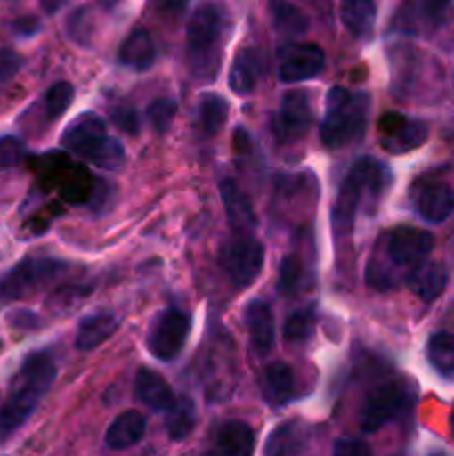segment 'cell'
Instances as JSON below:
<instances>
[{
    "mask_svg": "<svg viewBox=\"0 0 454 456\" xmlns=\"http://www.w3.org/2000/svg\"><path fill=\"white\" fill-rule=\"evenodd\" d=\"M450 430H452V436H454V410H452V417H450Z\"/></svg>",
    "mask_w": 454,
    "mask_h": 456,
    "instance_id": "obj_46",
    "label": "cell"
},
{
    "mask_svg": "<svg viewBox=\"0 0 454 456\" xmlns=\"http://www.w3.org/2000/svg\"><path fill=\"white\" fill-rule=\"evenodd\" d=\"M254 430L243 421H227L216 432V450L230 456H247L254 452Z\"/></svg>",
    "mask_w": 454,
    "mask_h": 456,
    "instance_id": "obj_25",
    "label": "cell"
},
{
    "mask_svg": "<svg viewBox=\"0 0 454 456\" xmlns=\"http://www.w3.org/2000/svg\"><path fill=\"white\" fill-rule=\"evenodd\" d=\"M89 292H92L89 288H74V285H69V288H61L47 298V307H52L56 314H65V312L76 310V307L87 298Z\"/></svg>",
    "mask_w": 454,
    "mask_h": 456,
    "instance_id": "obj_35",
    "label": "cell"
},
{
    "mask_svg": "<svg viewBox=\"0 0 454 456\" xmlns=\"http://www.w3.org/2000/svg\"><path fill=\"white\" fill-rule=\"evenodd\" d=\"M369 114L368 94H352L343 87H332L325 101V116L320 123V141L329 150H341L359 141Z\"/></svg>",
    "mask_w": 454,
    "mask_h": 456,
    "instance_id": "obj_2",
    "label": "cell"
},
{
    "mask_svg": "<svg viewBox=\"0 0 454 456\" xmlns=\"http://www.w3.org/2000/svg\"><path fill=\"white\" fill-rule=\"evenodd\" d=\"M12 323L16 325H25V328H34V325H38V321H36L34 312H16V316L12 319Z\"/></svg>",
    "mask_w": 454,
    "mask_h": 456,
    "instance_id": "obj_44",
    "label": "cell"
},
{
    "mask_svg": "<svg viewBox=\"0 0 454 456\" xmlns=\"http://www.w3.org/2000/svg\"><path fill=\"white\" fill-rule=\"evenodd\" d=\"M312 114L310 96L301 89L296 92H288L280 98L279 114L274 118V134L280 142H294L298 138L305 136L312 127Z\"/></svg>",
    "mask_w": 454,
    "mask_h": 456,
    "instance_id": "obj_11",
    "label": "cell"
},
{
    "mask_svg": "<svg viewBox=\"0 0 454 456\" xmlns=\"http://www.w3.org/2000/svg\"><path fill=\"white\" fill-rule=\"evenodd\" d=\"M147 421L138 410H127L111 421L105 432V444L109 450H127L145 436Z\"/></svg>",
    "mask_w": 454,
    "mask_h": 456,
    "instance_id": "obj_21",
    "label": "cell"
},
{
    "mask_svg": "<svg viewBox=\"0 0 454 456\" xmlns=\"http://www.w3.org/2000/svg\"><path fill=\"white\" fill-rule=\"evenodd\" d=\"M120 65L129 67L134 71L151 69L156 61V45L151 40V34L145 27H134L127 34V38L120 43L118 49Z\"/></svg>",
    "mask_w": 454,
    "mask_h": 456,
    "instance_id": "obj_18",
    "label": "cell"
},
{
    "mask_svg": "<svg viewBox=\"0 0 454 456\" xmlns=\"http://www.w3.org/2000/svg\"><path fill=\"white\" fill-rule=\"evenodd\" d=\"M111 120H114L116 127L120 132L129 134V136H136L141 132V120H138V111L132 107H120V110L111 111Z\"/></svg>",
    "mask_w": 454,
    "mask_h": 456,
    "instance_id": "obj_39",
    "label": "cell"
},
{
    "mask_svg": "<svg viewBox=\"0 0 454 456\" xmlns=\"http://www.w3.org/2000/svg\"><path fill=\"white\" fill-rule=\"evenodd\" d=\"M223 272L236 289H245L256 283L265 263V248L252 232H231L230 239L218 252Z\"/></svg>",
    "mask_w": 454,
    "mask_h": 456,
    "instance_id": "obj_5",
    "label": "cell"
},
{
    "mask_svg": "<svg viewBox=\"0 0 454 456\" xmlns=\"http://www.w3.org/2000/svg\"><path fill=\"white\" fill-rule=\"evenodd\" d=\"M409 405L408 387L403 383H383V386L374 387L365 399L363 408H361L359 423L363 432H377L381 430L385 423L403 414V410Z\"/></svg>",
    "mask_w": 454,
    "mask_h": 456,
    "instance_id": "obj_8",
    "label": "cell"
},
{
    "mask_svg": "<svg viewBox=\"0 0 454 456\" xmlns=\"http://www.w3.org/2000/svg\"><path fill=\"white\" fill-rule=\"evenodd\" d=\"M187 4H190V0H160V9L165 13H172V16H181Z\"/></svg>",
    "mask_w": 454,
    "mask_h": 456,
    "instance_id": "obj_43",
    "label": "cell"
},
{
    "mask_svg": "<svg viewBox=\"0 0 454 456\" xmlns=\"http://www.w3.org/2000/svg\"><path fill=\"white\" fill-rule=\"evenodd\" d=\"M227 114H230V105L221 94H205L199 105V125L205 136H214L221 132Z\"/></svg>",
    "mask_w": 454,
    "mask_h": 456,
    "instance_id": "obj_30",
    "label": "cell"
},
{
    "mask_svg": "<svg viewBox=\"0 0 454 456\" xmlns=\"http://www.w3.org/2000/svg\"><path fill=\"white\" fill-rule=\"evenodd\" d=\"M312 330H314V314L310 307H305V310H296L285 321L283 337L289 343H303L305 338H310Z\"/></svg>",
    "mask_w": 454,
    "mask_h": 456,
    "instance_id": "obj_33",
    "label": "cell"
},
{
    "mask_svg": "<svg viewBox=\"0 0 454 456\" xmlns=\"http://www.w3.org/2000/svg\"><path fill=\"white\" fill-rule=\"evenodd\" d=\"M167 435L172 441H185L196 426V408L190 396H178L172 408L167 410Z\"/></svg>",
    "mask_w": 454,
    "mask_h": 456,
    "instance_id": "obj_27",
    "label": "cell"
},
{
    "mask_svg": "<svg viewBox=\"0 0 454 456\" xmlns=\"http://www.w3.org/2000/svg\"><path fill=\"white\" fill-rule=\"evenodd\" d=\"M38 20L36 18H20V20L13 22V31H16L18 36H31L38 31Z\"/></svg>",
    "mask_w": 454,
    "mask_h": 456,
    "instance_id": "obj_42",
    "label": "cell"
},
{
    "mask_svg": "<svg viewBox=\"0 0 454 456\" xmlns=\"http://www.w3.org/2000/svg\"><path fill=\"white\" fill-rule=\"evenodd\" d=\"M312 279H310V272L303 267L301 256L296 254H288L280 263V270H279V288L280 292L285 294H296L301 289L310 288Z\"/></svg>",
    "mask_w": 454,
    "mask_h": 456,
    "instance_id": "obj_31",
    "label": "cell"
},
{
    "mask_svg": "<svg viewBox=\"0 0 454 456\" xmlns=\"http://www.w3.org/2000/svg\"><path fill=\"white\" fill-rule=\"evenodd\" d=\"M245 328H247L249 343L258 354H267L274 346L276 338V325H274V312L267 303L252 301L243 310Z\"/></svg>",
    "mask_w": 454,
    "mask_h": 456,
    "instance_id": "obj_15",
    "label": "cell"
},
{
    "mask_svg": "<svg viewBox=\"0 0 454 456\" xmlns=\"http://www.w3.org/2000/svg\"><path fill=\"white\" fill-rule=\"evenodd\" d=\"M61 145L71 154L102 169H120L125 165V150L118 141L107 136L105 123L93 111L80 114L71 120L61 136Z\"/></svg>",
    "mask_w": 454,
    "mask_h": 456,
    "instance_id": "obj_3",
    "label": "cell"
},
{
    "mask_svg": "<svg viewBox=\"0 0 454 456\" xmlns=\"http://www.w3.org/2000/svg\"><path fill=\"white\" fill-rule=\"evenodd\" d=\"M0 439H3V435H0Z\"/></svg>",
    "mask_w": 454,
    "mask_h": 456,
    "instance_id": "obj_47",
    "label": "cell"
},
{
    "mask_svg": "<svg viewBox=\"0 0 454 456\" xmlns=\"http://www.w3.org/2000/svg\"><path fill=\"white\" fill-rule=\"evenodd\" d=\"M25 156V145L16 136L0 138V169L16 167Z\"/></svg>",
    "mask_w": 454,
    "mask_h": 456,
    "instance_id": "obj_38",
    "label": "cell"
},
{
    "mask_svg": "<svg viewBox=\"0 0 454 456\" xmlns=\"http://www.w3.org/2000/svg\"><path fill=\"white\" fill-rule=\"evenodd\" d=\"M363 200V187L354 174H347L345 181L338 187L336 200L332 205V230L338 239H345L354 227V216Z\"/></svg>",
    "mask_w": 454,
    "mask_h": 456,
    "instance_id": "obj_14",
    "label": "cell"
},
{
    "mask_svg": "<svg viewBox=\"0 0 454 456\" xmlns=\"http://www.w3.org/2000/svg\"><path fill=\"white\" fill-rule=\"evenodd\" d=\"M307 448V439H305V430L298 421H288L283 426L276 428L274 432L267 439L265 454H298Z\"/></svg>",
    "mask_w": 454,
    "mask_h": 456,
    "instance_id": "obj_26",
    "label": "cell"
},
{
    "mask_svg": "<svg viewBox=\"0 0 454 456\" xmlns=\"http://www.w3.org/2000/svg\"><path fill=\"white\" fill-rule=\"evenodd\" d=\"M408 288L417 294L421 301L432 303L448 288V270L445 265L434 261H421L412 267L408 276Z\"/></svg>",
    "mask_w": 454,
    "mask_h": 456,
    "instance_id": "obj_19",
    "label": "cell"
},
{
    "mask_svg": "<svg viewBox=\"0 0 454 456\" xmlns=\"http://www.w3.org/2000/svg\"><path fill=\"white\" fill-rule=\"evenodd\" d=\"M369 445H365L363 441H352V439H338L334 445V454L341 456H369Z\"/></svg>",
    "mask_w": 454,
    "mask_h": 456,
    "instance_id": "obj_41",
    "label": "cell"
},
{
    "mask_svg": "<svg viewBox=\"0 0 454 456\" xmlns=\"http://www.w3.org/2000/svg\"><path fill=\"white\" fill-rule=\"evenodd\" d=\"M414 9H417V16H421L423 20L436 27L448 16L450 0H418V4H414Z\"/></svg>",
    "mask_w": 454,
    "mask_h": 456,
    "instance_id": "obj_37",
    "label": "cell"
},
{
    "mask_svg": "<svg viewBox=\"0 0 454 456\" xmlns=\"http://www.w3.org/2000/svg\"><path fill=\"white\" fill-rule=\"evenodd\" d=\"M176 110L178 107L172 98H156V101H151L150 107H147V118H150L151 127H154L156 132L163 134L165 129L169 127L174 116H176Z\"/></svg>",
    "mask_w": 454,
    "mask_h": 456,
    "instance_id": "obj_36",
    "label": "cell"
},
{
    "mask_svg": "<svg viewBox=\"0 0 454 456\" xmlns=\"http://www.w3.org/2000/svg\"><path fill=\"white\" fill-rule=\"evenodd\" d=\"M20 65L22 61L20 56H16V53L12 52L0 53V87H4V85H7L18 71H20Z\"/></svg>",
    "mask_w": 454,
    "mask_h": 456,
    "instance_id": "obj_40",
    "label": "cell"
},
{
    "mask_svg": "<svg viewBox=\"0 0 454 456\" xmlns=\"http://www.w3.org/2000/svg\"><path fill=\"white\" fill-rule=\"evenodd\" d=\"M67 3H69V0H38L40 9H43L45 13H56V12H61V9L65 7Z\"/></svg>",
    "mask_w": 454,
    "mask_h": 456,
    "instance_id": "obj_45",
    "label": "cell"
},
{
    "mask_svg": "<svg viewBox=\"0 0 454 456\" xmlns=\"http://www.w3.org/2000/svg\"><path fill=\"white\" fill-rule=\"evenodd\" d=\"M325 67V53L314 43H298L283 53L279 78L280 83H303L316 78Z\"/></svg>",
    "mask_w": 454,
    "mask_h": 456,
    "instance_id": "obj_13",
    "label": "cell"
},
{
    "mask_svg": "<svg viewBox=\"0 0 454 456\" xmlns=\"http://www.w3.org/2000/svg\"><path fill=\"white\" fill-rule=\"evenodd\" d=\"M134 395H136L141 403H145L154 412H167L174 405V401H176L169 383L158 372L147 368L138 370L136 383H134Z\"/></svg>",
    "mask_w": 454,
    "mask_h": 456,
    "instance_id": "obj_17",
    "label": "cell"
},
{
    "mask_svg": "<svg viewBox=\"0 0 454 456\" xmlns=\"http://www.w3.org/2000/svg\"><path fill=\"white\" fill-rule=\"evenodd\" d=\"M434 248V236L418 227L401 225L387 234L385 252L390 261L399 267H414L430 256Z\"/></svg>",
    "mask_w": 454,
    "mask_h": 456,
    "instance_id": "obj_10",
    "label": "cell"
},
{
    "mask_svg": "<svg viewBox=\"0 0 454 456\" xmlns=\"http://www.w3.org/2000/svg\"><path fill=\"white\" fill-rule=\"evenodd\" d=\"M74 85L67 83V80H58L45 94V111H47V118L56 120L69 110L71 101H74Z\"/></svg>",
    "mask_w": 454,
    "mask_h": 456,
    "instance_id": "obj_32",
    "label": "cell"
},
{
    "mask_svg": "<svg viewBox=\"0 0 454 456\" xmlns=\"http://www.w3.org/2000/svg\"><path fill=\"white\" fill-rule=\"evenodd\" d=\"M296 392L294 372L288 363H270L263 372V396L272 405H288Z\"/></svg>",
    "mask_w": 454,
    "mask_h": 456,
    "instance_id": "obj_22",
    "label": "cell"
},
{
    "mask_svg": "<svg viewBox=\"0 0 454 456\" xmlns=\"http://www.w3.org/2000/svg\"><path fill=\"white\" fill-rule=\"evenodd\" d=\"M120 319L114 312H93V314L85 316L78 323V332H76V347L83 352L96 350L98 346L107 341L109 337H114V332L118 330Z\"/></svg>",
    "mask_w": 454,
    "mask_h": 456,
    "instance_id": "obj_20",
    "label": "cell"
},
{
    "mask_svg": "<svg viewBox=\"0 0 454 456\" xmlns=\"http://www.w3.org/2000/svg\"><path fill=\"white\" fill-rule=\"evenodd\" d=\"M341 22L354 38L372 34L377 22V3L374 0H341L338 4Z\"/></svg>",
    "mask_w": 454,
    "mask_h": 456,
    "instance_id": "obj_24",
    "label": "cell"
},
{
    "mask_svg": "<svg viewBox=\"0 0 454 456\" xmlns=\"http://www.w3.org/2000/svg\"><path fill=\"white\" fill-rule=\"evenodd\" d=\"M270 12L276 31H280V34L285 36L305 34L307 25H310L305 13H303L296 4L288 3V0H272Z\"/></svg>",
    "mask_w": 454,
    "mask_h": 456,
    "instance_id": "obj_28",
    "label": "cell"
},
{
    "mask_svg": "<svg viewBox=\"0 0 454 456\" xmlns=\"http://www.w3.org/2000/svg\"><path fill=\"white\" fill-rule=\"evenodd\" d=\"M261 76V56L256 49H240L230 67V87L236 96H247L256 89Z\"/></svg>",
    "mask_w": 454,
    "mask_h": 456,
    "instance_id": "obj_23",
    "label": "cell"
},
{
    "mask_svg": "<svg viewBox=\"0 0 454 456\" xmlns=\"http://www.w3.org/2000/svg\"><path fill=\"white\" fill-rule=\"evenodd\" d=\"M67 272V265L53 258H25L13 270L0 276V303L25 298L38 292Z\"/></svg>",
    "mask_w": 454,
    "mask_h": 456,
    "instance_id": "obj_6",
    "label": "cell"
},
{
    "mask_svg": "<svg viewBox=\"0 0 454 456\" xmlns=\"http://www.w3.org/2000/svg\"><path fill=\"white\" fill-rule=\"evenodd\" d=\"M53 381H56V365L47 352L27 356L16 377L12 379V386H9L3 408H0V435H3V439L16 432L36 412L40 401L52 390Z\"/></svg>",
    "mask_w": 454,
    "mask_h": 456,
    "instance_id": "obj_1",
    "label": "cell"
},
{
    "mask_svg": "<svg viewBox=\"0 0 454 456\" xmlns=\"http://www.w3.org/2000/svg\"><path fill=\"white\" fill-rule=\"evenodd\" d=\"M218 191H221L223 208H225L231 232H252L254 225H256V214H254L247 194L231 178L221 181Z\"/></svg>",
    "mask_w": 454,
    "mask_h": 456,
    "instance_id": "obj_16",
    "label": "cell"
},
{
    "mask_svg": "<svg viewBox=\"0 0 454 456\" xmlns=\"http://www.w3.org/2000/svg\"><path fill=\"white\" fill-rule=\"evenodd\" d=\"M223 12L218 4L203 3L194 9L187 22V52L190 67L200 78H214L218 71V53H221Z\"/></svg>",
    "mask_w": 454,
    "mask_h": 456,
    "instance_id": "obj_4",
    "label": "cell"
},
{
    "mask_svg": "<svg viewBox=\"0 0 454 456\" xmlns=\"http://www.w3.org/2000/svg\"><path fill=\"white\" fill-rule=\"evenodd\" d=\"M409 200L418 216L426 223H443L454 212V190L443 181L423 178L412 185Z\"/></svg>",
    "mask_w": 454,
    "mask_h": 456,
    "instance_id": "obj_9",
    "label": "cell"
},
{
    "mask_svg": "<svg viewBox=\"0 0 454 456\" xmlns=\"http://www.w3.org/2000/svg\"><path fill=\"white\" fill-rule=\"evenodd\" d=\"M381 147L390 154H408L427 141V125L421 120L403 118L399 114H387L378 123Z\"/></svg>",
    "mask_w": 454,
    "mask_h": 456,
    "instance_id": "obj_12",
    "label": "cell"
},
{
    "mask_svg": "<svg viewBox=\"0 0 454 456\" xmlns=\"http://www.w3.org/2000/svg\"><path fill=\"white\" fill-rule=\"evenodd\" d=\"M65 31L74 43L87 47V45L92 43V34H93V20L89 9L85 7L76 9V12L69 16V20L65 22Z\"/></svg>",
    "mask_w": 454,
    "mask_h": 456,
    "instance_id": "obj_34",
    "label": "cell"
},
{
    "mask_svg": "<svg viewBox=\"0 0 454 456\" xmlns=\"http://www.w3.org/2000/svg\"><path fill=\"white\" fill-rule=\"evenodd\" d=\"M187 337H190V316L169 307V310L160 312L151 323L150 332H147V347H150L151 356L169 363V361L178 359Z\"/></svg>",
    "mask_w": 454,
    "mask_h": 456,
    "instance_id": "obj_7",
    "label": "cell"
},
{
    "mask_svg": "<svg viewBox=\"0 0 454 456\" xmlns=\"http://www.w3.org/2000/svg\"><path fill=\"white\" fill-rule=\"evenodd\" d=\"M427 361L441 377H454V334L436 332L432 334L426 347Z\"/></svg>",
    "mask_w": 454,
    "mask_h": 456,
    "instance_id": "obj_29",
    "label": "cell"
}]
</instances>
